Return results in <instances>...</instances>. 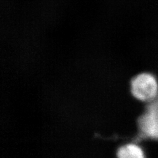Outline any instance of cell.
Returning <instances> with one entry per match:
<instances>
[{"instance_id":"1","label":"cell","mask_w":158,"mask_h":158,"mask_svg":"<svg viewBox=\"0 0 158 158\" xmlns=\"http://www.w3.org/2000/svg\"><path fill=\"white\" fill-rule=\"evenodd\" d=\"M131 92L136 99L151 102L157 96L158 84L156 78L149 73H142L131 81Z\"/></svg>"},{"instance_id":"3","label":"cell","mask_w":158,"mask_h":158,"mask_svg":"<svg viewBox=\"0 0 158 158\" xmlns=\"http://www.w3.org/2000/svg\"><path fill=\"white\" fill-rule=\"evenodd\" d=\"M117 155L120 158H142L144 152L138 146L128 144L118 148Z\"/></svg>"},{"instance_id":"2","label":"cell","mask_w":158,"mask_h":158,"mask_svg":"<svg viewBox=\"0 0 158 158\" xmlns=\"http://www.w3.org/2000/svg\"><path fill=\"white\" fill-rule=\"evenodd\" d=\"M138 123L142 137L158 140V96L147 106Z\"/></svg>"}]
</instances>
